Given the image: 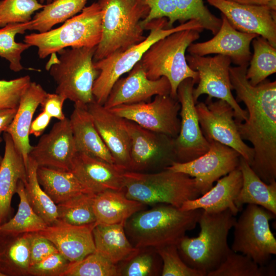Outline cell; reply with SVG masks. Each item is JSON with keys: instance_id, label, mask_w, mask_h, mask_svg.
<instances>
[{"instance_id": "1", "label": "cell", "mask_w": 276, "mask_h": 276, "mask_svg": "<svg viewBox=\"0 0 276 276\" xmlns=\"http://www.w3.org/2000/svg\"><path fill=\"white\" fill-rule=\"evenodd\" d=\"M248 66L229 68L236 100L245 104L248 112L244 123L235 122L241 139L252 145L251 168L264 182L270 183L276 181V81L251 85L246 77Z\"/></svg>"}, {"instance_id": "2", "label": "cell", "mask_w": 276, "mask_h": 276, "mask_svg": "<svg viewBox=\"0 0 276 276\" xmlns=\"http://www.w3.org/2000/svg\"><path fill=\"white\" fill-rule=\"evenodd\" d=\"M202 210L183 211L169 204H157L130 217L124 224L125 232L140 249L177 244L187 232L195 228Z\"/></svg>"}, {"instance_id": "3", "label": "cell", "mask_w": 276, "mask_h": 276, "mask_svg": "<svg viewBox=\"0 0 276 276\" xmlns=\"http://www.w3.org/2000/svg\"><path fill=\"white\" fill-rule=\"evenodd\" d=\"M236 220L228 209L218 212L202 210L198 221L200 229L198 236L190 238L185 235L176 244L182 260L207 276L219 267L231 251L227 237Z\"/></svg>"}, {"instance_id": "4", "label": "cell", "mask_w": 276, "mask_h": 276, "mask_svg": "<svg viewBox=\"0 0 276 276\" xmlns=\"http://www.w3.org/2000/svg\"><path fill=\"white\" fill-rule=\"evenodd\" d=\"M102 11V36L94 56L96 62L122 52L146 37L141 21L149 8L143 0H98Z\"/></svg>"}, {"instance_id": "5", "label": "cell", "mask_w": 276, "mask_h": 276, "mask_svg": "<svg viewBox=\"0 0 276 276\" xmlns=\"http://www.w3.org/2000/svg\"><path fill=\"white\" fill-rule=\"evenodd\" d=\"M96 47H73L51 55L45 65L56 84L55 93L74 104L95 101L93 88L99 71L94 65Z\"/></svg>"}, {"instance_id": "6", "label": "cell", "mask_w": 276, "mask_h": 276, "mask_svg": "<svg viewBox=\"0 0 276 276\" xmlns=\"http://www.w3.org/2000/svg\"><path fill=\"white\" fill-rule=\"evenodd\" d=\"M124 186L128 198L146 205L166 203L180 208L201 195L194 178L168 169L148 173L126 170Z\"/></svg>"}, {"instance_id": "7", "label": "cell", "mask_w": 276, "mask_h": 276, "mask_svg": "<svg viewBox=\"0 0 276 276\" xmlns=\"http://www.w3.org/2000/svg\"><path fill=\"white\" fill-rule=\"evenodd\" d=\"M199 37L200 32L195 29L173 33L153 43L139 61L149 79L167 78L172 98H177V88L184 80L192 78L196 83L198 82V73L189 66L186 52Z\"/></svg>"}, {"instance_id": "8", "label": "cell", "mask_w": 276, "mask_h": 276, "mask_svg": "<svg viewBox=\"0 0 276 276\" xmlns=\"http://www.w3.org/2000/svg\"><path fill=\"white\" fill-rule=\"evenodd\" d=\"M168 19L162 18L151 21L144 27L150 31L149 35L141 42L122 52L94 62L99 74L95 81L93 94L95 101L103 105L114 83L124 74L129 72L141 59L144 53L155 42L170 34L187 29L203 30L195 20H190L176 27L167 28Z\"/></svg>"}, {"instance_id": "9", "label": "cell", "mask_w": 276, "mask_h": 276, "mask_svg": "<svg viewBox=\"0 0 276 276\" xmlns=\"http://www.w3.org/2000/svg\"><path fill=\"white\" fill-rule=\"evenodd\" d=\"M101 36L102 11L94 2L58 28L26 35L24 42L36 47L39 57L44 59L65 48L96 47Z\"/></svg>"}, {"instance_id": "10", "label": "cell", "mask_w": 276, "mask_h": 276, "mask_svg": "<svg viewBox=\"0 0 276 276\" xmlns=\"http://www.w3.org/2000/svg\"><path fill=\"white\" fill-rule=\"evenodd\" d=\"M275 215L259 205L248 204L234 225L231 249L260 266L267 264L276 254V239L269 224Z\"/></svg>"}, {"instance_id": "11", "label": "cell", "mask_w": 276, "mask_h": 276, "mask_svg": "<svg viewBox=\"0 0 276 276\" xmlns=\"http://www.w3.org/2000/svg\"><path fill=\"white\" fill-rule=\"evenodd\" d=\"M124 121L130 140L128 171L155 172L176 162L174 139L146 129L133 121L125 119Z\"/></svg>"}, {"instance_id": "12", "label": "cell", "mask_w": 276, "mask_h": 276, "mask_svg": "<svg viewBox=\"0 0 276 276\" xmlns=\"http://www.w3.org/2000/svg\"><path fill=\"white\" fill-rule=\"evenodd\" d=\"M186 57L190 67L198 73V85L193 90L195 103H197L201 95L206 94L208 97L228 103L234 111L236 121L246 120L247 111L240 107L232 93L230 58L219 54L213 57L189 54Z\"/></svg>"}, {"instance_id": "13", "label": "cell", "mask_w": 276, "mask_h": 276, "mask_svg": "<svg viewBox=\"0 0 276 276\" xmlns=\"http://www.w3.org/2000/svg\"><path fill=\"white\" fill-rule=\"evenodd\" d=\"M212 99L208 97L205 102L195 106L203 135L209 142L216 141L234 149L250 165L254 151L239 133L233 108L224 100Z\"/></svg>"}, {"instance_id": "14", "label": "cell", "mask_w": 276, "mask_h": 276, "mask_svg": "<svg viewBox=\"0 0 276 276\" xmlns=\"http://www.w3.org/2000/svg\"><path fill=\"white\" fill-rule=\"evenodd\" d=\"M108 109L146 129L173 139L179 132L180 104L177 98L170 95H156L150 102L122 104Z\"/></svg>"}, {"instance_id": "15", "label": "cell", "mask_w": 276, "mask_h": 276, "mask_svg": "<svg viewBox=\"0 0 276 276\" xmlns=\"http://www.w3.org/2000/svg\"><path fill=\"white\" fill-rule=\"evenodd\" d=\"M209 150L186 163L174 162L166 169L186 174L194 178L197 189L202 195L214 183L239 167L240 154L232 148L211 141Z\"/></svg>"}, {"instance_id": "16", "label": "cell", "mask_w": 276, "mask_h": 276, "mask_svg": "<svg viewBox=\"0 0 276 276\" xmlns=\"http://www.w3.org/2000/svg\"><path fill=\"white\" fill-rule=\"evenodd\" d=\"M195 81L184 80L179 85L177 99L180 104V130L174 139L176 162L186 163L192 160L206 152L210 143L203 135L200 126L196 103L193 97Z\"/></svg>"}, {"instance_id": "17", "label": "cell", "mask_w": 276, "mask_h": 276, "mask_svg": "<svg viewBox=\"0 0 276 276\" xmlns=\"http://www.w3.org/2000/svg\"><path fill=\"white\" fill-rule=\"evenodd\" d=\"M242 32L255 34L276 48V11L267 5H245L227 0H206Z\"/></svg>"}, {"instance_id": "18", "label": "cell", "mask_w": 276, "mask_h": 276, "mask_svg": "<svg viewBox=\"0 0 276 276\" xmlns=\"http://www.w3.org/2000/svg\"><path fill=\"white\" fill-rule=\"evenodd\" d=\"M77 152L70 120H59L32 146L29 156L39 166L70 171Z\"/></svg>"}, {"instance_id": "19", "label": "cell", "mask_w": 276, "mask_h": 276, "mask_svg": "<svg viewBox=\"0 0 276 276\" xmlns=\"http://www.w3.org/2000/svg\"><path fill=\"white\" fill-rule=\"evenodd\" d=\"M129 72L127 77H121L114 83L103 104L106 108L148 102L156 95H170L171 86L167 78L162 77L156 80L149 79L140 62Z\"/></svg>"}, {"instance_id": "20", "label": "cell", "mask_w": 276, "mask_h": 276, "mask_svg": "<svg viewBox=\"0 0 276 276\" xmlns=\"http://www.w3.org/2000/svg\"><path fill=\"white\" fill-rule=\"evenodd\" d=\"M221 25L211 39L192 43L187 51L189 54L204 56L211 54L226 56L237 66L249 65L252 55L250 44L259 35L240 32L235 29L221 14Z\"/></svg>"}, {"instance_id": "21", "label": "cell", "mask_w": 276, "mask_h": 276, "mask_svg": "<svg viewBox=\"0 0 276 276\" xmlns=\"http://www.w3.org/2000/svg\"><path fill=\"white\" fill-rule=\"evenodd\" d=\"M126 170L116 164L77 152L70 171L91 193L124 189V174Z\"/></svg>"}, {"instance_id": "22", "label": "cell", "mask_w": 276, "mask_h": 276, "mask_svg": "<svg viewBox=\"0 0 276 276\" xmlns=\"http://www.w3.org/2000/svg\"><path fill=\"white\" fill-rule=\"evenodd\" d=\"M95 126L116 164L128 170L130 140L124 119L96 101L87 105Z\"/></svg>"}, {"instance_id": "23", "label": "cell", "mask_w": 276, "mask_h": 276, "mask_svg": "<svg viewBox=\"0 0 276 276\" xmlns=\"http://www.w3.org/2000/svg\"><path fill=\"white\" fill-rule=\"evenodd\" d=\"M94 225H75L58 220L38 233L51 241L70 263H73L95 251Z\"/></svg>"}, {"instance_id": "24", "label": "cell", "mask_w": 276, "mask_h": 276, "mask_svg": "<svg viewBox=\"0 0 276 276\" xmlns=\"http://www.w3.org/2000/svg\"><path fill=\"white\" fill-rule=\"evenodd\" d=\"M5 152L0 166V225L10 219L11 201L16 193L18 181H27V171L23 157L10 135L4 132Z\"/></svg>"}, {"instance_id": "25", "label": "cell", "mask_w": 276, "mask_h": 276, "mask_svg": "<svg viewBox=\"0 0 276 276\" xmlns=\"http://www.w3.org/2000/svg\"><path fill=\"white\" fill-rule=\"evenodd\" d=\"M242 180L238 167L219 179L216 184L204 194L184 202L180 209L183 211L200 209L210 212L228 209L236 216L239 210L236 206L235 200L241 189Z\"/></svg>"}, {"instance_id": "26", "label": "cell", "mask_w": 276, "mask_h": 276, "mask_svg": "<svg viewBox=\"0 0 276 276\" xmlns=\"http://www.w3.org/2000/svg\"><path fill=\"white\" fill-rule=\"evenodd\" d=\"M47 94L40 84L31 82L20 98L12 122L5 131L11 136L16 148L23 157L26 167L29 154L32 147L29 141L32 119Z\"/></svg>"}, {"instance_id": "27", "label": "cell", "mask_w": 276, "mask_h": 276, "mask_svg": "<svg viewBox=\"0 0 276 276\" xmlns=\"http://www.w3.org/2000/svg\"><path fill=\"white\" fill-rule=\"evenodd\" d=\"M69 120L77 152L116 164L96 129L87 105L74 104Z\"/></svg>"}, {"instance_id": "28", "label": "cell", "mask_w": 276, "mask_h": 276, "mask_svg": "<svg viewBox=\"0 0 276 276\" xmlns=\"http://www.w3.org/2000/svg\"><path fill=\"white\" fill-rule=\"evenodd\" d=\"M146 207L145 204L128 198L124 189L103 191L96 194L94 198L95 225L125 224L130 217Z\"/></svg>"}, {"instance_id": "29", "label": "cell", "mask_w": 276, "mask_h": 276, "mask_svg": "<svg viewBox=\"0 0 276 276\" xmlns=\"http://www.w3.org/2000/svg\"><path fill=\"white\" fill-rule=\"evenodd\" d=\"M93 235L95 251L116 265L127 261L140 250L130 242L123 224H96Z\"/></svg>"}, {"instance_id": "30", "label": "cell", "mask_w": 276, "mask_h": 276, "mask_svg": "<svg viewBox=\"0 0 276 276\" xmlns=\"http://www.w3.org/2000/svg\"><path fill=\"white\" fill-rule=\"evenodd\" d=\"M239 168L242 185L235 200L240 211L245 204L259 205L276 215V181L266 183L252 170L248 162L240 157Z\"/></svg>"}, {"instance_id": "31", "label": "cell", "mask_w": 276, "mask_h": 276, "mask_svg": "<svg viewBox=\"0 0 276 276\" xmlns=\"http://www.w3.org/2000/svg\"><path fill=\"white\" fill-rule=\"evenodd\" d=\"M31 233H0V272L4 276H28Z\"/></svg>"}, {"instance_id": "32", "label": "cell", "mask_w": 276, "mask_h": 276, "mask_svg": "<svg viewBox=\"0 0 276 276\" xmlns=\"http://www.w3.org/2000/svg\"><path fill=\"white\" fill-rule=\"evenodd\" d=\"M37 176L40 186L56 204L83 193H91L70 171L39 166Z\"/></svg>"}, {"instance_id": "33", "label": "cell", "mask_w": 276, "mask_h": 276, "mask_svg": "<svg viewBox=\"0 0 276 276\" xmlns=\"http://www.w3.org/2000/svg\"><path fill=\"white\" fill-rule=\"evenodd\" d=\"M88 0H55L44 5L31 20L29 30L43 33L82 11Z\"/></svg>"}, {"instance_id": "34", "label": "cell", "mask_w": 276, "mask_h": 276, "mask_svg": "<svg viewBox=\"0 0 276 276\" xmlns=\"http://www.w3.org/2000/svg\"><path fill=\"white\" fill-rule=\"evenodd\" d=\"M38 165L29 156L27 167V181L25 184L28 200L34 211L47 225L58 220L57 206L40 186L37 179Z\"/></svg>"}, {"instance_id": "35", "label": "cell", "mask_w": 276, "mask_h": 276, "mask_svg": "<svg viewBox=\"0 0 276 276\" xmlns=\"http://www.w3.org/2000/svg\"><path fill=\"white\" fill-rule=\"evenodd\" d=\"M16 193L19 198L15 215L0 225L1 233L21 234L39 232L47 224L30 205L26 194L24 182L20 180Z\"/></svg>"}, {"instance_id": "36", "label": "cell", "mask_w": 276, "mask_h": 276, "mask_svg": "<svg viewBox=\"0 0 276 276\" xmlns=\"http://www.w3.org/2000/svg\"><path fill=\"white\" fill-rule=\"evenodd\" d=\"M254 54L246 77L250 83L256 86L276 72V48L266 39L258 36L252 41Z\"/></svg>"}, {"instance_id": "37", "label": "cell", "mask_w": 276, "mask_h": 276, "mask_svg": "<svg viewBox=\"0 0 276 276\" xmlns=\"http://www.w3.org/2000/svg\"><path fill=\"white\" fill-rule=\"evenodd\" d=\"M95 195L85 193L57 204L58 220L75 225L95 224L93 203Z\"/></svg>"}, {"instance_id": "38", "label": "cell", "mask_w": 276, "mask_h": 276, "mask_svg": "<svg viewBox=\"0 0 276 276\" xmlns=\"http://www.w3.org/2000/svg\"><path fill=\"white\" fill-rule=\"evenodd\" d=\"M31 21L25 23L9 24L0 28V57L9 62L10 70L14 72L21 71V54L31 46L25 42H17L15 36L29 30Z\"/></svg>"}, {"instance_id": "39", "label": "cell", "mask_w": 276, "mask_h": 276, "mask_svg": "<svg viewBox=\"0 0 276 276\" xmlns=\"http://www.w3.org/2000/svg\"><path fill=\"white\" fill-rule=\"evenodd\" d=\"M141 248L118 267L120 275L152 276L161 275L162 261L155 248Z\"/></svg>"}, {"instance_id": "40", "label": "cell", "mask_w": 276, "mask_h": 276, "mask_svg": "<svg viewBox=\"0 0 276 276\" xmlns=\"http://www.w3.org/2000/svg\"><path fill=\"white\" fill-rule=\"evenodd\" d=\"M207 276H266V273L264 265L231 249L219 267Z\"/></svg>"}, {"instance_id": "41", "label": "cell", "mask_w": 276, "mask_h": 276, "mask_svg": "<svg viewBox=\"0 0 276 276\" xmlns=\"http://www.w3.org/2000/svg\"><path fill=\"white\" fill-rule=\"evenodd\" d=\"M119 268L96 251L70 263L63 276H119Z\"/></svg>"}, {"instance_id": "42", "label": "cell", "mask_w": 276, "mask_h": 276, "mask_svg": "<svg viewBox=\"0 0 276 276\" xmlns=\"http://www.w3.org/2000/svg\"><path fill=\"white\" fill-rule=\"evenodd\" d=\"M179 14V22L184 23L190 20H195L204 29L215 35L221 25V18L212 14L204 6L203 0H175Z\"/></svg>"}, {"instance_id": "43", "label": "cell", "mask_w": 276, "mask_h": 276, "mask_svg": "<svg viewBox=\"0 0 276 276\" xmlns=\"http://www.w3.org/2000/svg\"><path fill=\"white\" fill-rule=\"evenodd\" d=\"M44 5L38 0H1L0 28L31 21L32 15Z\"/></svg>"}, {"instance_id": "44", "label": "cell", "mask_w": 276, "mask_h": 276, "mask_svg": "<svg viewBox=\"0 0 276 276\" xmlns=\"http://www.w3.org/2000/svg\"><path fill=\"white\" fill-rule=\"evenodd\" d=\"M162 261L163 276H205L202 272L189 266L180 257L176 244L155 248Z\"/></svg>"}, {"instance_id": "45", "label": "cell", "mask_w": 276, "mask_h": 276, "mask_svg": "<svg viewBox=\"0 0 276 276\" xmlns=\"http://www.w3.org/2000/svg\"><path fill=\"white\" fill-rule=\"evenodd\" d=\"M31 82L29 75L10 80H0V108H17Z\"/></svg>"}, {"instance_id": "46", "label": "cell", "mask_w": 276, "mask_h": 276, "mask_svg": "<svg viewBox=\"0 0 276 276\" xmlns=\"http://www.w3.org/2000/svg\"><path fill=\"white\" fill-rule=\"evenodd\" d=\"M148 6L149 11L141 21L144 27L152 20L162 18H168L167 28L173 27L174 23L179 21V14L175 0H143Z\"/></svg>"}, {"instance_id": "47", "label": "cell", "mask_w": 276, "mask_h": 276, "mask_svg": "<svg viewBox=\"0 0 276 276\" xmlns=\"http://www.w3.org/2000/svg\"><path fill=\"white\" fill-rule=\"evenodd\" d=\"M70 264L69 261L58 251L31 265L28 275L63 276Z\"/></svg>"}, {"instance_id": "48", "label": "cell", "mask_w": 276, "mask_h": 276, "mask_svg": "<svg viewBox=\"0 0 276 276\" xmlns=\"http://www.w3.org/2000/svg\"><path fill=\"white\" fill-rule=\"evenodd\" d=\"M58 251V250L54 244L38 232L31 233L30 242V266Z\"/></svg>"}, {"instance_id": "49", "label": "cell", "mask_w": 276, "mask_h": 276, "mask_svg": "<svg viewBox=\"0 0 276 276\" xmlns=\"http://www.w3.org/2000/svg\"><path fill=\"white\" fill-rule=\"evenodd\" d=\"M66 98L57 93H48L40 104L42 110L44 111L52 118L61 120L65 118L62 108Z\"/></svg>"}, {"instance_id": "50", "label": "cell", "mask_w": 276, "mask_h": 276, "mask_svg": "<svg viewBox=\"0 0 276 276\" xmlns=\"http://www.w3.org/2000/svg\"><path fill=\"white\" fill-rule=\"evenodd\" d=\"M52 118L44 111L42 112L32 122L29 134L36 137L41 135L46 129Z\"/></svg>"}, {"instance_id": "51", "label": "cell", "mask_w": 276, "mask_h": 276, "mask_svg": "<svg viewBox=\"0 0 276 276\" xmlns=\"http://www.w3.org/2000/svg\"><path fill=\"white\" fill-rule=\"evenodd\" d=\"M17 108H0V134L5 132L12 122Z\"/></svg>"}, {"instance_id": "52", "label": "cell", "mask_w": 276, "mask_h": 276, "mask_svg": "<svg viewBox=\"0 0 276 276\" xmlns=\"http://www.w3.org/2000/svg\"><path fill=\"white\" fill-rule=\"evenodd\" d=\"M245 5H267L271 0H227Z\"/></svg>"}, {"instance_id": "53", "label": "cell", "mask_w": 276, "mask_h": 276, "mask_svg": "<svg viewBox=\"0 0 276 276\" xmlns=\"http://www.w3.org/2000/svg\"><path fill=\"white\" fill-rule=\"evenodd\" d=\"M39 2L42 4H43L44 2H46L47 4H49L55 0H38Z\"/></svg>"}, {"instance_id": "54", "label": "cell", "mask_w": 276, "mask_h": 276, "mask_svg": "<svg viewBox=\"0 0 276 276\" xmlns=\"http://www.w3.org/2000/svg\"><path fill=\"white\" fill-rule=\"evenodd\" d=\"M2 141V137L0 136V143H1V142ZM2 160H3V157H2L1 155H0V166H1V165Z\"/></svg>"}, {"instance_id": "55", "label": "cell", "mask_w": 276, "mask_h": 276, "mask_svg": "<svg viewBox=\"0 0 276 276\" xmlns=\"http://www.w3.org/2000/svg\"><path fill=\"white\" fill-rule=\"evenodd\" d=\"M0 276H4V275L0 272Z\"/></svg>"}]
</instances>
